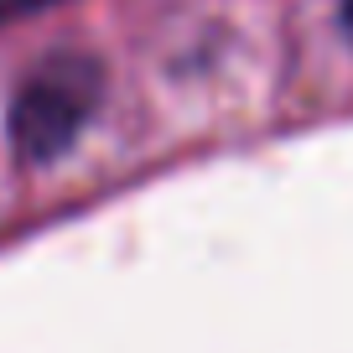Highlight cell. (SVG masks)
Here are the masks:
<instances>
[{"mask_svg":"<svg viewBox=\"0 0 353 353\" xmlns=\"http://www.w3.org/2000/svg\"><path fill=\"white\" fill-rule=\"evenodd\" d=\"M104 99V68L83 52H63L47 57L21 88H16L11 104V145L21 161L42 166L57 161L68 145L83 135V125L94 120Z\"/></svg>","mask_w":353,"mask_h":353,"instance_id":"1","label":"cell"},{"mask_svg":"<svg viewBox=\"0 0 353 353\" xmlns=\"http://www.w3.org/2000/svg\"><path fill=\"white\" fill-rule=\"evenodd\" d=\"M343 37L353 42V0H343Z\"/></svg>","mask_w":353,"mask_h":353,"instance_id":"2","label":"cell"}]
</instances>
